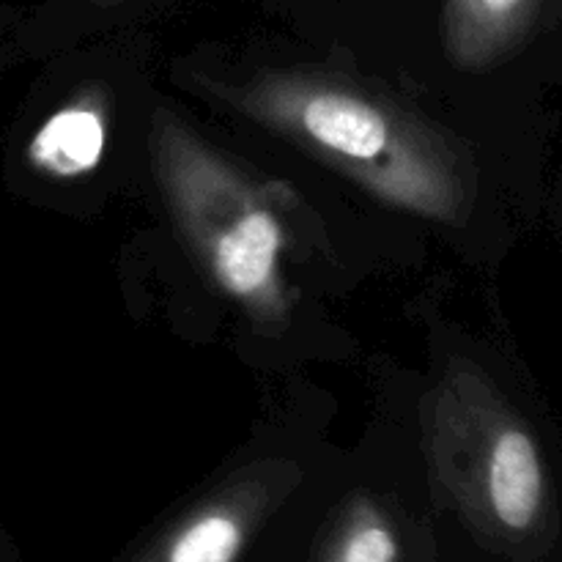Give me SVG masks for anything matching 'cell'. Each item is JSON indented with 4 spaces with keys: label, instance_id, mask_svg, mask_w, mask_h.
I'll return each mask as SVG.
<instances>
[{
    "label": "cell",
    "instance_id": "1",
    "mask_svg": "<svg viewBox=\"0 0 562 562\" xmlns=\"http://www.w3.org/2000/svg\"><path fill=\"white\" fill-rule=\"evenodd\" d=\"M223 97L387 206L437 223L464 217L470 187L453 148L368 88L313 71H263Z\"/></svg>",
    "mask_w": 562,
    "mask_h": 562
},
{
    "label": "cell",
    "instance_id": "2",
    "mask_svg": "<svg viewBox=\"0 0 562 562\" xmlns=\"http://www.w3.org/2000/svg\"><path fill=\"white\" fill-rule=\"evenodd\" d=\"M151 159L165 203L209 278L252 322H285L289 223L280 190L256 184L165 108L154 113Z\"/></svg>",
    "mask_w": 562,
    "mask_h": 562
},
{
    "label": "cell",
    "instance_id": "3",
    "mask_svg": "<svg viewBox=\"0 0 562 562\" xmlns=\"http://www.w3.org/2000/svg\"><path fill=\"white\" fill-rule=\"evenodd\" d=\"M431 401L426 445L434 459L464 475L499 530L530 532L547 508L549 475L525 417L472 362H453Z\"/></svg>",
    "mask_w": 562,
    "mask_h": 562
},
{
    "label": "cell",
    "instance_id": "4",
    "mask_svg": "<svg viewBox=\"0 0 562 562\" xmlns=\"http://www.w3.org/2000/svg\"><path fill=\"white\" fill-rule=\"evenodd\" d=\"M541 0H445V47L459 69L508 58L536 22Z\"/></svg>",
    "mask_w": 562,
    "mask_h": 562
},
{
    "label": "cell",
    "instance_id": "5",
    "mask_svg": "<svg viewBox=\"0 0 562 562\" xmlns=\"http://www.w3.org/2000/svg\"><path fill=\"white\" fill-rule=\"evenodd\" d=\"M108 146V108L93 93L71 99L42 121L27 140V162L49 179L93 173Z\"/></svg>",
    "mask_w": 562,
    "mask_h": 562
},
{
    "label": "cell",
    "instance_id": "6",
    "mask_svg": "<svg viewBox=\"0 0 562 562\" xmlns=\"http://www.w3.org/2000/svg\"><path fill=\"white\" fill-rule=\"evenodd\" d=\"M245 538L247 514L241 499L206 505L173 532L162 562H236Z\"/></svg>",
    "mask_w": 562,
    "mask_h": 562
},
{
    "label": "cell",
    "instance_id": "7",
    "mask_svg": "<svg viewBox=\"0 0 562 562\" xmlns=\"http://www.w3.org/2000/svg\"><path fill=\"white\" fill-rule=\"evenodd\" d=\"M335 562H398L393 527L373 508H362L340 538Z\"/></svg>",
    "mask_w": 562,
    "mask_h": 562
},
{
    "label": "cell",
    "instance_id": "8",
    "mask_svg": "<svg viewBox=\"0 0 562 562\" xmlns=\"http://www.w3.org/2000/svg\"><path fill=\"white\" fill-rule=\"evenodd\" d=\"M99 3H115V0H99Z\"/></svg>",
    "mask_w": 562,
    "mask_h": 562
}]
</instances>
